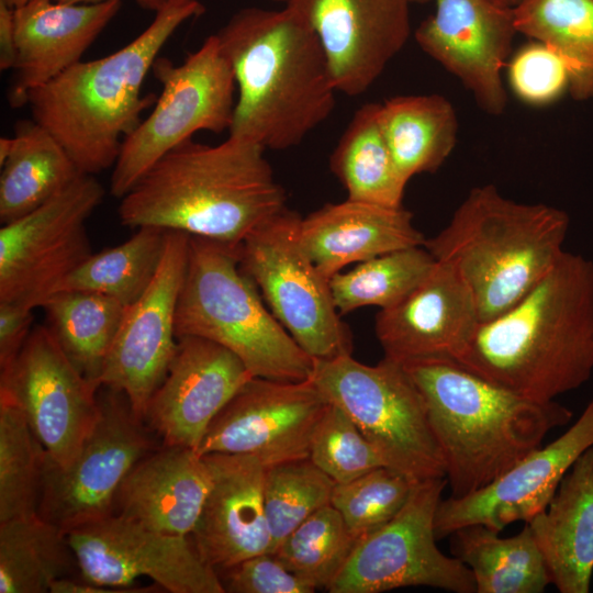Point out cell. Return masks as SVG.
I'll return each instance as SVG.
<instances>
[{
  "label": "cell",
  "instance_id": "obj_1",
  "mask_svg": "<svg viewBox=\"0 0 593 593\" xmlns=\"http://www.w3.org/2000/svg\"><path fill=\"white\" fill-rule=\"evenodd\" d=\"M524 398L549 402L593 373V261L563 250L515 304L480 323L451 358Z\"/></svg>",
  "mask_w": 593,
  "mask_h": 593
},
{
  "label": "cell",
  "instance_id": "obj_39",
  "mask_svg": "<svg viewBox=\"0 0 593 593\" xmlns=\"http://www.w3.org/2000/svg\"><path fill=\"white\" fill-rule=\"evenodd\" d=\"M335 484L310 458L266 467L264 499L271 552L309 516L331 504Z\"/></svg>",
  "mask_w": 593,
  "mask_h": 593
},
{
  "label": "cell",
  "instance_id": "obj_44",
  "mask_svg": "<svg viewBox=\"0 0 593 593\" xmlns=\"http://www.w3.org/2000/svg\"><path fill=\"white\" fill-rule=\"evenodd\" d=\"M33 310L23 304L0 301V370L12 363L31 334Z\"/></svg>",
  "mask_w": 593,
  "mask_h": 593
},
{
  "label": "cell",
  "instance_id": "obj_10",
  "mask_svg": "<svg viewBox=\"0 0 593 593\" xmlns=\"http://www.w3.org/2000/svg\"><path fill=\"white\" fill-rule=\"evenodd\" d=\"M300 221L286 208L255 230L239 246L240 267L276 318L313 359L351 355L350 331L335 306L329 279L301 243Z\"/></svg>",
  "mask_w": 593,
  "mask_h": 593
},
{
  "label": "cell",
  "instance_id": "obj_19",
  "mask_svg": "<svg viewBox=\"0 0 593 593\" xmlns=\"http://www.w3.org/2000/svg\"><path fill=\"white\" fill-rule=\"evenodd\" d=\"M434 14L415 30L418 46L456 76L479 108L502 114L507 94L502 69L517 30L513 9L492 0H435Z\"/></svg>",
  "mask_w": 593,
  "mask_h": 593
},
{
  "label": "cell",
  "instance_id": "obj_33",
  "mask_svg": "<svg viewBox=\"0 0 593 593\" xmlns=\"http://www.w3.org/2000/svg\"><path fill=\"white\" fill-rule=\"evenodd\" d=\"M513 14L517 33L563 60L572 97L593 99V0H519Z\"/></svg>",
  "mask_w": 593,
  "mask_h": 593
},
{
  "label": "cell",
  "instance_id": "obj_49",
  "mask_svg": "<svg viewBox=\"0 0 593 593\" xmlns=\"http://www.w3.org/2000/svg\"><path fill=\"white\" fill-rule=\"evenodd\" d=\"M53 1L59 2V3H67V4H86V3L102 2L107 0H53Z\"/></svg>",
  "mask_w": 593,
  "mask_h": 593
},
{
  "label": "cell",
  "instance_id": "obj_14",
  "mask_svg": "<svg viewBox=\"0 0 593 593\" xmlns=\"http://www.w3.org/2000/svg\"><path fill=\"white\" fill-rule=\"evenodd\" d=\"M98 388L70 362L44 325L0 370V396L24 415L47 457L65 468L77 457L99 417Z\"/></svg>",
  "mask_w": 593,
  "mask_h": 593
},
{
  "label": "cell",
  "instance_id": "obj_4",
  "mask_svg": "<svg viewBox=\"0 0 593 593\" xmlns=\"http://www.w3.org/2000/svg\"><path fill=\"white\" fill-rule=\"evenodd\" d=\"M402 363L424 399L452 497L490 484L573 416L556 401L518 395L451 358Z\"/></svg>",
  "mask_w": 593,
  "mask_h": 593
},
{
  "label": "cell",
  "instance_id": "obj_22",
  "mask_svg": "<svg viewBox=\"0 0 593 593\" xmlns=\"http://www.w3.org/2000/svg\"><path fill=\"white\" fill-rule=\"evenodd\" d=\"M469 286L450 264L436 260L427 277L396 304L376 316L384 357L406 362L454 358L480 325Z\"/></svg>",
  "mask_w": 593,
  "mask_h": 593
},
{
  "label": "cell",
  "instance_id": "obj_38",
  "mask_svg": "<svg viewBox=\"0 0 593 593\" xmlns=\"http://www.w3.org/2000/svg\"><path fill=\"white\" fill-rule=\"evenodd\" d=\"M358 539L328 504L301 523L273 553L315 589H328L348 561Z\"/></svg>",
  "mask_w": 593,
  "mask_h": 593
},
{
  "label": "cell",
  "instance_id": "obj_25",
  "mask_svg": "<svg viewBox=\"0 0 593 593\" xmlns=\"http://www.w3.org/2000/svg\"><path fill=\"white\" fill-rule=\"evenodd\" d=\"M211 485V469L195 449L161 445L126 474L113 514L164 534L191 536Z\"/></svg>",
  "mask_w": 593,
  "mask_h": 593
},
{
  "label": "cell",
  "instance_id": "obj_12",
  "mask_svg": "<svg viewBox=\"0 0 593 593\" xmlns=\"http://www.w3.org/2000/svg\"><path fill=\"white\" fill-rule=\"evenodd\" d=\"M104 198L94 176L80 174L46 203L0 230V301L32 309L59 292L91 255L87 221Z\"/></svg>",
  "mask_w": 593,
  "mask_h": 593
},
{
  "label": "cell",
  "instance_id": "obj_46",
  "mask_svg": "<svg viewBox=\"0 0 593 593\" xmlns=\"http://www.w3.org/2000/svg\"><path fill=\"white\" fill-rule=\"evenodd\" d=\"M154 586H131V588H109L96 585L82 579L74 577L61 578L54 581L51 585V593H148L156 592ZM160 588V586H159Z\"/></svg>",
  "mask_w": 593,
  "mask_h": 593
},
{
  "label": "cell",
  "instance_id": "obj_45",
  "mask_svg": "<svg viewBox=\"0 0 593 593\" xmlns=\"http://www.w3.org/2000/svg\"><path fill=\"white\" fill-rule=\"evenodd\" d=\"M18 46L14 30V8L0 0V69H14Z\"/></svg>",
  "mask_w": 593,
  "mask_h": 593
},
{
  "label": "cell",
  "instance_id": "obj_11",
  "mask_svg": "<svg viewBox=\"0 0 593 593\" xmlns=\"http://www.w3.org/2000/svg\"><path fill=\"white\" fill-rule=\"evenodd\" d=\"M98 402V421L71 463L61 468L46 455L37 513L66 534L112 515L126 474L159 448L123 392L100 387Z\"/></svg>",
  "mask_w": 593,
  "mask_h": 593
},
{
  "label": "cell",
  "instance_id": "obj_53",
  "mask_svg": "<svg viewBox=\"0 0 593 593\" xmlns=\"http://www.w3.org/2000/svg\"><path fill=\"white\" fill-rule=\"evenodd\" d=\"M271 1H276V2H284V3H288L289 0H271Z\"/></svg>",
  "mask_w": 593,
  "mask_h": 593
},
{
  "label": "cell",
  "instance_id": "obj_5",
  "mask_svg": "<svg viewBox=\"0 0 593 593\" xmlns=\"http://www.w3.org/2000/svg\"><path fill=\"white\" fill-rule=\"evenodd\" d=\"M203 12L198 0L165 8L127 45L80 60L29 93L33 120L57 139L80 174L94 176L115 165L123 139L156 102L141 90L160 49L184 21Z\"/></svg>",
  "mask_w": 593,
  "mask_h": 593
},
{
  "label": "cell",
  "instance_id": "obj_47",
  "mask_svg": "<svg viewBox=\"0 0 593 593\" xmlns=\"http://www.w3.org/2000/svg\"><path fill=\"white\" fill-rule=\"evenodd\" d=\"M144 9L152 10L155 13L170 5L190 2L193 0H135Z\"/></svg>",
  "mask_w": 593,
  "mask_h": 593
},
{
  "label": "cell",
  "instance_id": "obj_32",
  "mask_svg": "<svg viewBox=\"0 0 593 593\" xmlns=\"http://www.w3.org/2000/svg\"><path fill=\"white\" fill-rule=\"evenodd\" d=\"M42 307L45 326L61 350L99 389V379L126 306L101 293L64 290L52 295Z\"/></svg>",
  "mask_w": 593,
  "mask_h": 593
},
{
  "label": "cell",
  "instance_id": "obj_41",
  "mask_svg": "<svg viewBox=\"0 0 593 593\" xmlns=\"http://www.w3.org/2000/svg\"><path fill=\"white\" fill-rule=\"evenodd\" d=\"M309 458L336 484L387 467L355 422L333 403H328L314 429Z\"/></svg>",
  "mask_w": 593,
  "mask_h": 593
},
{
  "label": "cell",
  "instance_id": "obj_36",
  "mask_svg": "<svg viewBox=\"0 0 593 593\" xmlns=\"http://www.w3.org/2000/svg\"><path fill=\"white\" fill-rule=\"evenodd\" d=\"M436 259L423 246L393 250L361 261L329 279L340 315L363 306L388 309L415 289L430 272Z\"/></svg>",
  "mask_w": 593,
  "mask_h": 593
},
{
  "label": "cell",
  "instance_id": "obj_26",
  "mask_svg": "<svg viewBox=\"0 0 593 593\" xmlns=\"http://www.w3.org/2000/svg\"><path fill=\"white\" fill-rule=\"evenodd\" d=\"M300 238L311 260L328 279L353 262L426 242L403 205L350 199L325 204L301 217Z\"/></svg>",
  "mask_w": 593,
  "mask_h": 593
},
{
  "label": "cell",
  "instance_id": "obj_28",
  "mask_svg": "<svg viewBox=\"0 0 593 593\" xmlns=\"http://www.w3.org/2000/svg\"><path fill=\"white\" fill-rule=\"evenodd\" d=\"M379 121L406 182L415 175L438 170L457 144L456 110L440 94L393 97L380 103Z\"/></svg>",
  "mask_w": 593,
  "mask_h": 593
},
{
  "label": "cell",
  "instance_id": "obj_16",
  "mask_svg": "<svg viewBox=\"0 0 593 593\" xmlns=\"http://www.w3.org/2000/svg\"><path fill=\"white\" fill-rule=\"evenodd\" d=\"M328 403L311 378L253 377L217 413L195 450L200 456L249 455L266 467L309 458L314 429Z\"/></svg>",
  "mask_w": 593,
  "mask_h": 593
},
{
  "label": "cell",
  "instance_id": "obj_34",
  "mask_svg": "<svg viewBox=\"0 0 593 593\" xmlns=\"http://www.w3.org/2000/svg\"><path fill=\"white\" fill-rule=\"evenodd\" d=\"M79 571L67 534L38 515L0 523V592H49Z\"/></svg>",
  "mask_w": 593,
  "mask_h": 593
},
{
  "label": "cell",
  "instance_id": "obj_48",
  "mask_svg": "<svg viewBox=\"0 0 593 593\" xmlns=\"http://www.w3.org/2000/svg\"><path fill=\"white\" fill-rule=\"evenodd\" d=\"M13 143V137H5L2 136L0 138V165L4 163L7 157L10 154L11 147Z\"/></svg>",
  "mask_w": 593,
  "mask_h": 593
},
{
  "label": "cell",
  "instance_id": "obj_27",
  "mask_svg": "<svg viewBox=\"0 0 593 593\" xmlns=\"http://www.w3.org/2000/svg\"><path fill=\"white\" fill-rule=\"evenodd\" d=\"M560 593H589L593 574V446L561 480L547 507L528 523Z\"/></svg>",
  "mask_w": 593,
  "mask_h": 593
},
{
  "label": "cell",
  "instance_id": "obj_2",
  "mask_svg": "<svg viewBox=\"0 0 593 593\" xmlns=\"http://www.w3.org/2000/svg\"><path fill=\"white\" fill-rule=\"evenodd\" d=\"M265 150L233 136L217 145L193 138L182 142L120 199L121 224L156 226L239 246L287 208L286 191Z\"/></svg>",
  "mask_w": 593,
  "mask_h": 593
},
{
  "label": "cell",
  "instance_id": "obj_42",
  "mask_svg": "<svg viewBox=\"0 0 593 593\" xmlns=\"http://www.w3.org/2000/svg\"><path fill=\"white\" fill-rule=\"evenodd\" d=\"M508 66L511 87L526 103H550L569 88V74L563 60L542 43L524 45Z\"/></svg>",
  "mask_w": 593,
  "mask_h": 593
},
{
  "label": "cell",
  "instance_id": "obj_31",
  "mask_svg": "<svg viewBox=\"0 0 593 593\" xmlns=\"http://www.w3.org/2000/svg\"><path fill=\"white\" fill-rule=\"evenodd\" d=\"M380 102L354 113L329 157V168L347 199L401 206L406 181L400 175L379 121Z\"/></svg>",
  "mask_w": 593,
  "mask_h": 593
},
{
  "label": "cell",
  "instance_id": "obj_15",
  "mask_svg": "<svg viewBox=\"0 0 593 593\" xmlns=\"http://www.w3.org/2000/svg\"><path fill=\"white\" fill-rule=\"evenodd\" d=\"M81 579L96 585L131 588L147 577L171 593H225L215 568L190 536L153 530L112 514L67 533Z\"/></svg>",
  "mask_w": 593,
  "mask_h": 593
},
{
  "label": "cell",
  "instance_id": "obj_18",
  "mask_svg": "<svg viewBox=\"0 0 593 593\" xmlns=\"http://www.w3.org/2000/svg\"><path fill=\"white\" fill-rule=\"evenodd\" d=\"M592 446L593 398L557 439L534 449L477 492L441 500L435 515L437 540L471 524L502 532L515 522L528 523L547 507L563 477Z\"/></svg>",
  "mask_w": 593,
  "mask_h": 593
},
{
  "label": "cell",
  "instance_id": "obj_21",
  "mask_svg": "<svg viewBox=\"0 0 593 593\" xmlns=\"http://www.w3.org/2000/svg\"><path fill=\"white\" fill-rule=\"evenodd\" d=\"M250 378L244 362L225 347L201 337L178 338L143 421L163 445L197 449L217 413Z\"/></svg>",
  "mask_w": 593,
  "mask_h": 593
},
{
  "label": "cell",
  "instance_id": "obj_20",
  "mask_svg": "<svg viewBox=\"0 0 593 593\" xmlns=\"http://www.w3.org/2000/svg\"><path fill=\"white\" fill-rule=\"evenodd\" d=\"M407 0H289L316 34L337 92L360 96L411 34Z\"/></svg>",
  "mask_w": 593,
  "mask_h": 593
},
{
  "label": "cell",
  "instance_id": "obj_9",
  "mask_svg": "<svg viewBox=\"0 0 593 593\" xmlns=\"http://www.w3.org/2000/svg\"><path fill=\"white\" fill-rule=\"evenodd\" d=\"M161 93L145 120L122 142L110 179L121 199L166 153L199 131L230 130L236 99L235 77L216 34L182 64L157 57L152 67Z\"/></svg>",
  "mask_w": 593,
  "mask_h": 593
},
{
  "label": "cell",
  "instance_id": "obj_40",
  "mask_svg": "<svg viewBox=\"0 0 593 593\" xmlns=\"http://www.w3.org/2000/svg\"><path fill=\"white\" fill-rule=\"evenodd\" d=\"M415 484L400 472L380 467L353 481L335 484L331 504L359 539L390 522Z\"/></svg>",
  "mask_w": 593,
  "mask_h": 593
},
{
  "label": "cell",
  "instance_id": "obj_3",
  "mask_svg": "<svg viewBox=\"0 0 593 593\" xmlns=\"http://www.w3.org/2000/svg\"><path fill=\"white\" fill-rule=\"evenodd\" d=\"M215 34L237 90L228 136L288 149L331 115L337 90L326 56L293 9L244 8Z\"/></svg>",
  "mask_w": 593,
  "mask_h": 593
},
{
  "label": "cell",
  "instance_id": "obj_8",
  "mask_svg": "<svg viewBox=\"0 0 593 593\" xmlns=\"http://www.w3.org/2000/svg\"><path fill=\"white\" fill-rule=\"evenodd\" d=\"M311 379L355 422L387 467L413 483L446 478L424 399L402 362L383 357L369 366L351 355L314 359Z\"/></svg>",
  "mask_w": 593,
  "mask_h": 593
},
{
  "label": "cell",
  "instance_id": "obj_43",
  "mask_svg": "<svg viewBox=\"0 0 593 593\" xmlns=\"http://www.w3.org/2000/svg\"><path fill=\"white\" fill-rule=\"evenodd\" d=\"M216 571L224 591L230 593H313L316 590L269 551Z\"/></svg>",
  "mask_w": 593,
  "mask_h": 593
},
{
  "label": "cell",
  "instance_id": "obj_17",
  "mask_svg": "<svg viewBox=\"0 0 593 593\" xmlns=\"http://www.w3.org/2000/svg\"><path fill=\"white\" fill-rule=\"evenodd\" d=\"M189 244L190 235L168 230L157 273L143 295L126 306L99 379L100 387L123 392L141 419L177 349L176 310Z\"/></svg>",
  "mask_w": 593,
  "mask_h": 593
},
{
  "label": "cell",
  "instance_id": "obj_6",
  "mask_svg": "<svg viewBox=\"0 0 593 593\" xmlns=\"http://www.w3.org/2000/svg\"><path fill=\"white\" fill-rule=\"evenodd\" d=\"M570 217L545 203H521L495 186L470 190L425 247L469 286L481 323L515 304L562 254Z\"/></svg>",
  "mask_w": 593,
  "mask_h": 593
},
{
  "label": "cell",
  "instance_id": "obj_7",
  "mask_svg": "<svg viewBox=\"0 0 593 593\" xmlns=\"http://www.w3.org/2000/svg\"><path fill=\"white\" fill-rule=\"evenodd\" d=\"M239 246L190 236L176 310L177 339L212 340L235 354L253 377L310 379L314 359L264 303L256 283L240 267Z\"/></svg>",
  "mask_w": 593,
  "mask_h": 593
},
{
  "label": "cell",
  "instance_id": "obj_35",
  "mask_svg": "<svg viewBox=\"0 0 593 593\" xmlns=\"http://www.w3.org/2000/svg\"><path fill=\"white\" fill-rule=\"evenodd\" d=\"M167 232L161 227L142 226L124 243L92 253L66 279L60 291L97 292L118 300L124 306L133 304L157 273Z\"/></svg>",
  "mask_w": 593,
  "mask_h": 593
},
{
  "label": "cell",
  "instance_id": "obj_51",
  "mask_svg": "<svg viewBox=\"0 0 593 593\" xmlns=\"http://www.w3.org/2000/svg\"><path fill=\"white\" fill-rule=\"evenodd\" d=\"M4 1L8 5L12 7V8H18V7H21L25 3H27L29 1L31 0H2Z\"/></svg>",
  "mask_w": 593,
  "mask_h": 593
},
{
  "label": "cell",
  "instance_id": "obj_37",
  "mask_svg": "<svg viewBox=\"0 0 593 593\" xmlns=\"http://www.w3.org/2000/svg\"><path fill=\"white\" fill-rule=\"evenodd\" d=\"M45 461L24 415L0 396V523L38 515Z\"/></svg>",
  "mask_w": 593,
  "mask_h": 593
},
{
  "label": "cell",
  "instance_id": "obj_50",
  "mask_svg": "<svg viewBox=\"0 0 593 593\" xmlns=\"http://www.w3.org/2000/svg\"><path fill=\"white\" fill-rule=\"evenodd\" d=\"M492 1L500 7L510 8V9H513L519 2V0H492Z\"/></svg>",
  "mask_w": 593,
  "mask_h": 593
},
{
  "label": "cell",
  "instance_id": "obj_52",
  "mask_svg": "<svg viewBox=\"0 0 593 593\" xmlns=\"http://www.w3.org/2000/svg\"><path fill=\"white\" fill-rule=\"evenodd\" d=\"M410 3H418V4H425L429 2L430 0H407Z\"/></svg>",
  "mask_w": 593,
  "mask_h": 593
},
{
  "label": "cell",
  "instance_id": "obj_24",
  "mask_svg": "<svg viewBox=\"0 0 593 593\" xmlns=\"http://www.w3.org/2000/svg\"><path fill=\"white\" fill-rule=\"evenodd\" d=\"M120 7L121 0L86 4L31 0L14 8L18 60L10 105H26L31 91L80 61Z\"/></svg>",
  "mask_w": 593,
  "mask_h": 593
},
{
  "label": "cell",
  "instance_id": "obj_29",
  "mask_svg": "<svg viewBox=\"0 0 593 593\" xmlns=\"http://www.w3.org/2000/svg\"><path fill=\"white\" fill-rule=\"evenodd\" d=\"M482 524L452 532L450 550L466 564L474 579L475 593H541L551 579L526 524L511 537Z\"/></svg>",
  "mask_w": 593,
  "mask_h": 593
},
{
  "label": "cell",
  "instance_id": "obj_30",
  "mask_svg": "<svg viewBox=\"0 0 593 593\" xmlns=\"http://www.w3.org/2000/svg\"><path fill=\"white\" fill-rule=\"evenodd\" d=\"M80 175L57 139L34 120L16 126L9 156L1 165L0 222L33 212Z\"/></svg>",
  "mask_w": 593,
  "mask_h": 593
},
{
  "label": "cell",
  "instance_id": "obj_13",
  "mask_svg": "<svg viewBox=\"0 0 593 593\" xmlns=\"http://www.w3.org/2000/svg\"><path fill=\"white\" fill-rule=\"evenodd\" d=\"M446 478L418 482L385 525L358 539L348 561L328 586L331 593H380L428 586L475 593L470 569L436 545L435 515Z\"/></svg>",
  "mask_w": 593,
  "mask_h": 593
},
{
  "label": "cell",
  "instance_id": "obj_23",
  "mask_svg": "<svg viewBox=\"0 0 593 593\" xmlns=\"http://www.w3.org/2000/svg\"><path fill=\"white\" fill-rule=\"evenodd\" d=\"M203 457L212 485L190 536L201 558L219 570L271 552L264 499L266 466L249 455Z\"/></svg>",
  "mask_w": 593,
  "mask_h": 593
}]
</instances>
